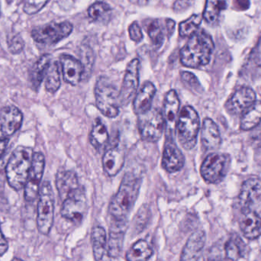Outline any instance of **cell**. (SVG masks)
<instances>
[{"label": "cell", "mask_w": 261, "mask_h": 261, "mask_svg": "<svg viewBox=\"0 0 261 261\" xmlns=\"http://www.w3.org/2000/svg\"><path fill=\"white\" fill-rule=\"evenodd\" d=\"M191 3L190 0H176L173 5V9L175 12H182L187 10L190 7Z\"/></svg>", "instance_id": "cell-43"}, {"label": "cell", "mask_w": 261, "mask_h": 261, "mask_svg": "<svg viewBox=\"0 0 261 261\" xmlns=\"http://www.w3.org/2000/svg\"><path fill=\"white\" fill-rule=\"evenodd\" d=\"M87 210V202L85 193L83 189L69 195L63 202L61 215L63 217L71 221L73 223H81Z\"/></svg>", "instance_id": "cell-10"}, {"label": "cell", "mask_w": 261, "mask_h": 261, "mask_svg": "<svg viewBox=\"0 0 261 261\" xmlns=\"http://www.w3.org/2000/svg\"><path fill=\"white\" fill-rule=\"evenodd\" d=\"M141 182V178L135 173H128L124 176L109 208L113 220L128 221V215L138 199Z\"/></svg>", "instance_id": "cell-1"}, {"label": "cell", "mask_w": 261, "mask_h": 261, "mask_svg": "<svg viewBox=\"0 0 261 261\" xmlns=\"http://www.w3.org/2000/svg\"><path fill=\"white\" fill-rule=\"evenodd\" d=\"M205 261H222V251L219 245L211 247L205 253Z\"/></svg>", "instance_id": "cell-40"}, {"label": "cell", "mask_w": 261, "mask_h": 261, "mask_svg": "<svg viewBox=\"0 0 261 261\" xmlns=\"http://www.w3.org/2000/svg\"><path fill=\"white\" fill-rule=\"evenodd\" d=\"M51 56L50 55H44L35 63L31 73V81L34 88L38 89L41 82L45 78L47 70L51 64Z\"/></svg>", "instance_id": "cell-28"}, {"label": "cell", "mask_w": 261, "mask_h": 261, "mask_svg": "<svg viewBox=\"0 0 261 261\" xmlns=\"http://www.w3.org/2000/svg\"><path fill=\"white\" fill-rule=\"evenodd\" d=\"M161 164L163 168L170 173L179 172L184 167L185 158L175 144L174 139H166Z\"/></svg>", "instance_id": "cell-16"}, {"label": "cell", "mask_w": 261, "mask_h": 261, "mask_svg": "<svg viewBox=\"0 0 261 261\" xmlns=\"http://www.w3.org/2000/svg\"><path fill=\"white\" fill-rule=\"evenodd\" d=\"M96 107L102 115L114 119L120 112L119 91L113 83L105 76L98 79L94 89Z\"/></svg>", "instance_id": "cell-4"}, {"label": "cell", "mask_w": 261, "mask_h": 261, "mask_svg": "<svg viewBox=\"0 0 261 261\" xmlns=\"http://www.w3.org/2000/svg\"><path fill=\"white\" fill-rule=\"evenodd\" d=\"M23 116L15 107H6L0 110V132L4 137H9L19 129Z\"/></svg>", "instance_id": "cell-19"}, {"label": "cell", "mask_w": 261, "mask_h": 261, "mask_svg": "<svg viewBox=\"0 0 261 261\" xmlns=\"http://www.w3.org/2000/svg\"><path fill=\"white\" fill-rule=\"evenodd\" d=\"M239 203L242 210H254L261 204V180L258 178L247 179L241 189Z\"/></svg>", "instance_id": "cell-14"}, {"label": "cell", "mask_w": 261, "mask_h": 261, "mask_svg": "<svg viewBox=\"0 0 261 261\" xmlns=\"http://www.w3.org/2000/svg\"><path fill=\"white\" fill-rule=\"evenodd\" d=\"M165 128L164 116L158 108L138 115V130L143 141L156 143L161 139Z\"/></svg>", "instance_id": "cell-7"}, {"label": "cell", "mask_w": 261, "mask_h": 261, "mask_svg": "<svg viewBox=\"0 0 261 261\" xmlns=\"http://www.w3.org/2000/svg\"><path fill=\"white\" fill-rule=\"evenodd\" d=\"M239 220L240 228L244 236L250 240H254L261 236V217L254 210H242Z\"/></svg>", "instance_id": "cell-22"}, {"label": "cell", "mask_w": 261, "mask_h": 261, "mask_svg": "<svg viewBox=\"0 0 261 261\" xmlns=\"http://www.w3.org/2000/svg\"><path fill=\"white\" fill-rule=\"evenodd\" d=\"M110 141L108 130L105 124L99 118L95 120L93 128L90 134V141L92 146L97 151H102L107 148V144Z\"/></svg>", "instance_id": "cell-26"}, {"label": "cell", "mask_w": 261, "mask_h": 261, "mask_svg": "<svg viewBox=\"0 0 261 261\" xmlns=\"http://www.w3.org/2000/svg\"><path fill=\"white\" fill-rule=\"evenodd\" d=\"M23 47H24V42H23L21 37L18 36V35L14 36L9 41V50H10L11 53L14 54V55H17V54L21 52Z\"/></svg>", "instance_id": "cell-41"}, {"label": "cell", "mask_w": 261, "mask_h": 261, "mask_svg": "<svg viewBox=\"0 0 261 261\" xmlns=\"http://www.w3.org/2000/svg\"><path fill=\"white\" fill-rule=\"evenodd\" d=\"M225 254L230 260L236 261L244 257L245 245L239 236L231 238L225 245Z\"/></svg>", "instance_id": "cell-33"}, {"label": "cell", "mask_w": 261, "mask_h": 261, "mask_svg": "<svg viewBox=\"0 0 261 261\" xmlns=\"http://www.w3.org/2000/svg\"><path fill=\"white\" fill-rule=\"evenodd\" d=\"M12 261H23V260H20V259H18V258H14L13 260H12Z\"/></svg>", "instance_id": "cell-49"}, {"label": "cell", "mask_w": 261, "mask_h": 261, "mask_svg": "<svg viewBox=\"0 0 261 261\" xmlns=\"http://www.w3.org/2000/svg\"><path fill=\"white\" fill-rule=\"evenodd\" d=\"M45 159L40 152L34 153L32 167L29 172L27 182L24 187V199L28 202H32L39 194L40 184L44 173Z\"/></svg>", "instance_id": "cell-11"}, {"label": "cell", "mask_w": 261, "mask_h": 261, "mask_svg": "<svg viewBox=\"0 0 261 261\" xmlns=\"http://www.w3.org/2000/svg\"><path fill=\"white\" fill-rule=\"evenodd\" d=\"M214 50L213 38L204 31H197L181 49L179 57L182 65L199 68L207 65Z\"/></svg>", "instance_id": "cell-2"}, {"label": "cell", "mask_w": 261, "mask_h": 261, "mask_svg": "<svg viewBox=\"0 0 261 261\" xmlns=\"http://www.w3.org/2000/svg\"><path fill=\"white\" fill-rule=\"evenodd\" d=\"M45 89L48 93H55L61 87V73L59 64L57 61H52L46 73Z\"/></svg>", "instance_id": "cell-32"}, {"label": "cell", "mask_w": 261, "mask_h": 261, "mask_svg": "<svg viewBox=\"0 0 261 261\" xmlns=\"http://www.w3.org/2000/svg\"><path fill=\"white\" fill-rule=\"evenodd\" d=\"M175 24H175V21L173 20L170 19V18L166 19V31H167V33L168 34L169 36H170L174 32Z\"/></svg>", "instance_id": "cell-45"}, {"label": "cell", "mask_w": 261, "mask_h": 261, "mask_svg": "<svg viewBox=\"0 0 261 261\" xmlns=\"http://www.w3.org/2000/svg\"><path fill=\"white\" fill-rule=\"evenodd\" d=\"M181 79L184 84L193 91L199 92L202 90V86L198 81L197 77L193 73L188 71H182L180 73Z\"/></svg>", "instance_id": "cell-37"}, {"label": "cell", "mask_w": 261, "mask_h": 261, "mask_svg": "<svg viewBox=\"0 0 261 261\" xmlns=\"http://www.w3.org/2000/svg\"><path fill=\"white\" fill-rule=\"evenodd\" d=\"M256 102V94L249 87H242L228 99L225 107L231 115H240L248 110Z\"/></svg>", "instance_id": "cell-15"}, {"label": "cell", "mask_w": 261, "mask_h": 261, "mask_svg": "<svg viewBox=\"0 0 261 261\" xmlns=\"http://www.w3.org/2000/svg\"><path fill=\"white\" fill-rule=\"evenodd\" d=\"M7 241L5 239L3 232H2L1 228H0V257L6 254L8 250Z\"/></svg>", "instance_id": "cell-44"}, {"label": "cell", "mask_w": 261, "mask_h": 261, "mask_svg": "<svg viewBox=\"0 0 261 261\" xmlns=\"http://www.w3.org/2000/svg\"><path fill=\"white\" fill-rule=\"evenodd\" d=\"M236 6L242 10H245L249 7V1L248 0H234Z\"/></svg>", "instance_id": "cell-46"}, {"label": "cell", "mask_w": 261, "mask_h": 261, "mask_svg": "<svg viewBox=\"0 0 261 261\" xmlns=\"http://www.w3.org/2000/svg\"><path fill=\"white\" fill-rule=\"evenodd\" d=\"M33 150L31 147H17L11 155L6 166L8 184L15 190L24 188L29 177L33 159Z\"/></svg>", "instance_id": "cell-3"}, {"label": "cell", "mask_w": 261, "mask_h": 261, "mask_svg": "<svg viewBox=\"0 0 261 261\" xmlns=\"http://www.w3.org/2000/svg\"><path fill=\"white\" fill-rule=\"evenodd\" d=\"M154 1L155 0H138V4L140 6H146V5L150 4Z\"/></svg>", "instance_id": "cell-48"}, {"label": "cell", "mask_w": 261, "mask_h": 261, "mask_svg": "<svg viewBox=\"0 0 261 261\" xmlns=\"http://www.w3.org/2000/svg\"><path fill=\"white\" fill-rule=\"evenodd\" d=\"M128 221L113 220L110 228V237L107 240V254L109 257L116 258L120 255L123 248Z\"/></svg>", "instance_id": "cell-17"}, {"label": "cell", "mask_w": 261, "mask_h": 261, "mask_svg": "<svg viewBox=\"0 0 261 261\" xmlns=\"http://www.w3.org/2000/svg\"><path fill=\"white\" fill-rule=\"evenodd\" d=\"M8 143H9V139L8 138H4L0 139V158H2L5 150H6Z\"/></svg>", "instance_id": "cell-47"}, {"label": "cell", "mask_w": 261, "mask_h": 261, "mask_svg": "<svg viewBox=\"0 0 261 261\" xmlns=\"http://www.w3.org/2000/svg\"><path fill=\"white\" fill-rule=\"evenodd\" d=\"M227 8L226 0H206L203 18L210 24H214L219 21L221 13Z\"/></svg>", "instance_id": "cell-31"}, {"label": "cell", "mask_w": 261, "mask_h": 261, "mask_svg": "<svg viewBox=\"0 0 261 261\" xmlns=\"http://www.w3.org/2000/svg\"><path fill=\"white\" fill-rule=\"evenodd\" d=\"M111 12V7L103 2H96L88 9L89 16L96 21H106L110 17Z\"/></svg>", "instance_id": "cell-34"}, {"label": "cell", "mask_w": 261, "mask_h": 261, "mask_svg": "<svg viewBox=\"0 0 261 261\" xmlns=\"http://www.w3.org/2000/svg\"><path fill=\"white\" fill-rule=\"evenodd\" d=\"M148 208L145 206H142L140 208L138 215L136 216L135 219V227L136 229L140 228V230L144 229V227L146 226L147 220H148Z\"/></svg>", "instance_id": "cell-39"}, {"label": "cell", "mask_w": 261, "mask_h": 261, "mask_svg": "<svg viewBox=\"0 0 261 261\" xmlns=\"http://www.w3.org/2000/svg\"><path fill=\"white\" fill-rule=\"evenodd\" d=\"M201 142L206 150H216L222 142L219 128L214 121L210 118H206L203 121L201 130Z\"/></svg>", "instance_id": "cell-25"}, {"label": "cell", "mask_w": 261, "mask_h": 261, "mask_svg": "<svg viewBox=\"0 0 261 261\" xmlns=\"http://www.w3.org/2000/svg\"><path fill=\"white\" fill-rule=\"evenodd\" d=\"M125 162V153L119 141L106 150L102 158V167L109 176H116L123 168Z\"/></svg>", "instance_id": "cell-18"}, {"label": "cell", "mask_w": 261, "mask_h": 261, "mask_svg": "<svg viewBox=\"0 0 261 261\" xmlns=\"http://www.w3.org/2000/svg\"><path fill=\"white\" fill-rule=\"evenodd\" d=\"M63 77L67 84L76 86L84 76V67L79 60L70 55H64L60 58Z\"/></svg>", "instance_id": "cell-20"}, {"label": "cell", "mask_w": 261, "mask_h": 261, "mask_svg": "<svg viewBox=\"0 0 261 261\" xmlns=\"http://www.w3.org/2000/svg\"><path fill=\"white\" fill-rule=\"evenodd\" d=\"M153 255V250L147 242L139 240L135 242L126 253L127 261H148Z\"/></svg>", "instance_id": "cell-29"}, {"label": "cell", "mask_w": 261, "mask_h": 261, "mask_svg": "<svg viewBox=\"0 0 261 261\" xmlns=\"http://www.w3.org/2000/svg\"><path fill=\"white\" fill-rule=\"evenodd\" d=\"M93 255L96 261H103L107 254V232L102 227L96 226L93 228L91 236Z\"/></svg>", "instance_id": "cell-27"}, {"label": "cell", "mask_w": 261, "mask_h": 261, "mask_svg": "<svg viewBox=\"0 0 261 261\" xmlns=\"http://www.w3.org/2000/svg\"><path fill=\"white\" fill-rule=\"evenodd\" d=\"M261 122V102H255L243 113L241 119V128L249 130L257 127Z\"/></svg>", "instance_id": "cell-30"}, {"label": "cell", "mask_w": 261, "mask_h": 261, "mask_svg": "<svg viewBox=\"0 0 261 261\" xmlns=\"http://www.w3.org/2000/svg\"><path fill=\"white\" fill-rule=\"evenodd\" d=\"M56 187L60 197L64 200L69 195L79 190L77 175L71 170H61L56 176Z\"/></svg>", "instance_id": "cell-24"}, {"label": "cell", "mask_w": 261, "mask_h": 261, "mask_svg": "<svg viewBox=\"0 0 261 261\" xmlns=\"http://www.w3.org/2000/svg\"><path fill=\"white\" fill-rule=\"evenodd\" d=\"M73 31V25L69 21L51 23L35 28L32 36L36 42L44 44H54L68 37Z\"/></svg>", "instance_id": "cell-9"}, {"label": "cell", "mask_w": 261, "mask_h": 261, "mask_svg": "<svg viewBox=\"0 0 261 261\" xmlns=\"http://www.w3.org/2000/svg\"><path fill=\"white\" fill-rule=\"evenodd\" d=\"M179 96L176 90H171L166 94L164 102V116L165 122L166 139H173L179 119Z\"/></svg>", "instance_id": "cell-13"}, {"label": "cell", "mask_w": 261, "mask_h": 261, "mask_svg": "<svg viewBox=\"0 0 261 261\" xmlns=\"http://www.w3.org/2000/svg\"><path fill=\"white\" fill-rule=\"evenodd\" d=\"M139 72L140 61L135 58L128 64L125 70L123 82L119 91L121 106L128 105L136 94L139 85Z\"/></svg>", "instance_id": "cell-12"}, {"label": "cell", "mask_w": 261, "mask_h": 261, "mask_svg": "<svg viewBox=\"0 0 261 261\" xmlns=\"http://www.w3.org/2000/svg\"><path fill=\"white\" fill-rule=\"evenodd\" d=\"M128 33H129L130 39L135 42H140V41H142L143 38H144L142 30H141L139 24L137 22H133L130 24L129 29H128Z\"/></svg>", "instance_id": "cell-42"}, {"label": "cell", "mask_w": 261, "mask_h": 261, "mask_svg": "<svg viewBox=\"0 0 261 261\" xmlns=\"http://www.w3.org/2000/svg\"><path fill=\"white\" fill-rule=\"evenodd\" d=\"M48 2L49 0H24L23 9L25 13L33 15L39 12Z\"/></svg>", "instance_id": "cell-38"}, {"label": "cell", "mask_w": 261, "mask_h": 261, "mask_svg": "<svg viewBox=\"0 0 261 261\" xmlns=\"http://www.w3.org/2000/svg\"><path fill=\"white\" fill-rule=\"evenodd\" d=\"M147 33L155 46L161 47L165 38V31L161 20H153L148 24Z\"/></svg>", "instance_id": "cell-36"}, {"label": "cell", "mask_w": 261, "mask_h": 261, "mask_svg": "<svg viewBox=\"0 0 261 261\" xmlns=\"http://www.w3.org/2000/svg\"><path fill=\"white\" fill-rule=\"evenodd\" d=\"M229 165L230 158L228 155L211 153L201 165V175L208 184H219L226 176Z\"/></svg>", "instance_id": "cell-8"}, {"label": "cell", "mask_w": 261, "mask_h": 261, "mask_svg": "<svg viewBox=\"0 0 261 261\" xmlns=\"http://www.w3.org/2000/svg\"><path fill=\"white\" fill-rule=\"evenodd\" d=\"M205 234L198 231L190 236L181 254L180 261H199L205 246Z\"/></svg>", "instance_id": "cell-21"}, {"label": "cell", "mask_w": 261, "mask_h": 261, "mask_svg": "<svg viewBox=\"0 0 261 261\" xmlns=\"http://www.w3.org/2000/svg\"><path fill=\"white\" fill-rule=\"evenodd\" d=\"M200 128V119L197 112L187 106L181 110L176 125L178 140L184 149L191 150L197 142L198 134Z\"/></svg>", "instance_id": "cell-5"}, {"label": "cell", "mask_w": 261, "mask_h": 261, "mask_svg": "<svg viewBox=\"0 0 261 261\" xmlns=\"http://www.w3.org/2000/svg\"><path fill=\"white\" fill-rule=\"evenodd\" d=\"M156 91L155 86L151 82L147 81L137 92L133 102L134 111L137 115L147 113L152 108V102Z\"/></svg>", "instance_id": "cell-23"}, {"label": "cell", "mask_w": 261, "mask_h": 261, "mask_svg": "<svg viewBox=\"0 0 261 261\" xmlns=\"http://www.w3.org/2000/svg\"><path fill=\"white\" fill-rule=\"evenodd\" d=\"M38 196L37 225L40 233L47 234L51 229L55 216V198L50 182L44 181L43 182Z\"/></svg>", "instance_id": "cell-6"}, {"label": "cell", "mask_w": 261, "mask_h": 261, "mask_svg": "<svg viewBox=\"0 0 261 261\" xmlns=\"http://www.w3.org/2000/svg\"><path fill=\"white\" fill-rule=\"evenodd\" d=\"M202 21V17L199 15H193L179 24V33L182 38L191 37L199 29Z\"/></svg>", "instance_id": "cell-35"}]
</instances>
